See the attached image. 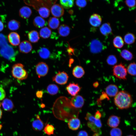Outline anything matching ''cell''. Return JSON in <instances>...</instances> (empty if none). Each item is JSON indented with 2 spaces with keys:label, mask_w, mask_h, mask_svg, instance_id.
<instances>
[{
  "label": "cell",
  "mask_w": 136,
  "mask_h": 136,
  "mask_svg": "<svg viewBox=\"0 0 136 136\" xmlns=\"http://www.w3.org/2000/svg\"><path fill=\"white\" fill-rule=\"evenodd\" d=\"M135 39V37L133 34L128 33L124 36V40L125 43L128 45H130L134 42Z\"/></svg>",
  "instance_id": "cell-33"
},
{
  "label": "cell",
  "mask_w": 136,
  "mask_h": 136,
  "mask_svg": "<svg viewBox=\"0 0 136 136\" xmlns=\"http://www.w3.org/2000/svg\"><path fill=\"white\" fill-rule=\"evenodd\" d=\"M101 114L100 112L99 111H97L94 116L96 119H99L101 117Z\"/></svg>",
  "instance_id": "cell-47"
},
{
  "label": "cell",
  "mask_w": 136,
  "mask_h": 136,
  "mask_svg": "<svg viewBox=\"0 0 136 136\" xmlns=\"http://www.w3.org/2000/svg\"><path fill=\"white\" fill-rule=\"evenodd\" d=\"M99 85L98 82L96 81L94 82L93 84V86L94 87L96 88Z\"/></svg>",
  "instance_id": "cell-49"
},
{
  "label": "cell",
  "mask_w": 136,
  "mask_h": 136,
  "mask_svg": "<svg viewBox=\"0 0 136 136\" xmlns=\"http://www.w3.org/2000/svg\"><path fill=\"white\" fill-rule=\"evenodd\" d=\"M33 23L36 27L40 28L43 27L45 25L46 22L45 20L42 17L38 16L34 19Z\"/></svg>",
  "instance_id": "cell-26"
},
{
  "label": "cell",
  "mask_w": 136,
  "mask_h": 136,
  "mask_svg": "<svg viewBox=\"0 0 136 136\" xmlns=\"http://www.w3.org/2000/svg\"><path fill=\"white\" fill-rule=\"evenodd\" d=\"M4 25L2 21L0 20V32L2 31L4 29Z\"/></svg>",
  "instance_id": "cell-48"
},
{
  "label": "cell",
  "mask_w": 136,
  "mask_h": 136,
  "mask_svg": "<svg viewBox=\"0 0 136 136\" xmlns=\"http://www.w3.org/2000/svg\"><path fill=\"white\" fill-rule=\"evenodd\" d=\"M61 6L66 9L72 7L74 4V0H60Z\"/></svg>",
  "instance_id": "cell-34"
},
{
  "label": "cell",
  "mask_w": 136,
  "mask_h": 136,
  "mask_svg": "<svg viewBox=\"0 0 136 136\" xmlns=\"http://www.w3.org/2000/svg\"><path fill=\"white\" fill-rule=\"evenodd\" d=\"M5 37L1 34L0 35V46L1 47L7 44Z\"/></svg>",
  "instance_id": "cell-43"
},
{
  "label": "cell",
  "mask_w": 136,
  "mask_h": 136,
  "mask_svg": "<svg viewBox=\"0 0 136 136\" xmlns=\"http://www.w3.org/2000/svg\"><path fill=\"white\" fill-rule=\"evenodd\" d=\"M0 54L6 59L13 61L15 59L16 53L12 47L7 44L1 47Z\"/></svg>",
  "instance_id": "cell-3"
},
{
  "label": "cell",
  "mask_w": 136,
  "mask_h": 136,
  "mask_svg": "<svg viewBox=\"0 0 136 136\" xmlns=\"http://www.w3.org/2000/svg\"><path fill=\"white\" fill-rule=\"evenodd\" d=\"M6 96L5 90L2 87H0V101L4 100Z\"/></svg>",
  "instance_id": "cell-44"
},
{
  "label": "cell",
  "mask_w": 136,
  "mask_h": 136,
  "mask_svg": "<svg viewBox=\"0 0 136 136\" xmlns=\"http://www.w3.org/2000/svg\"><path fill=\"white\" fill-rule=\"evenodd\" d=\"M51 12L52 15L55 17H60L62 16L64 13L63 8L58 4L53 5L51 8Z\"/></svg>",
  "instance_id": "cell-10"
},
{
  "label": "cell",
  "mask_w": 136,
  "mask_h": 136,
  "mask_svg": "<svg viewBox=\"0 0 136 136\" xmlns=\"http://www.w3.org/2000/svg\"><path fill=\"white\" fill-rule=\"evenodd\" d=\"M110 136H122V132L121 130L118 128H114L110 131Z\"/></svg>",
  "instance_id": "cell-39"
},
{
  "label": "cell",
  "mask_w": 136,
  "mask_h": 136,
  "mask_svg": "<svg viewBox=\"0 0 136 136\" xmlns=\"http://www.w3.org/2000/svg\"><path fill=\"white\" fill-rule=\"evenodd\" d=\"M58 32L62 37H66L70 34V29L69 26L65 24L60 25L58 29Z\"/></svg>",
  "instance_id": "cell-23"
},
{
  "label": "cell",
  "mask_w": 136,
  "mask_h": 136,
  "mask_svg": "<svg viewBox=\"0 0 136 136\" xmlns=\"http://www.w3.org/2000/svg\"><path fill=\"white\" fill-rule=\"evenodd\" d=\"M43 92L42 90L38 91L36 92V95L37 97L38 98H41L43 97Z\"/></svg>",
  "instance_id": "cell-46"
},
{
  "label": "cell",
  "mask_w": 136,
  "mask_h": 136,
  "mask_svg": "<svg viewBox=\"0 0 136 136\" xmlns=\"http://www.w3.org/2000/svg\"><path fill=\"white\" fill-rule=\"evenodd\" d=\"M93 136H100L99 134L97 133H95L93 135Z\"/></svg>",
  "instance_id": "cell-51"
},
{
  "label": "cell",
  "mask_w": 136,
  "mask_h": 136,
  "mask_svg": "<svg viewBox=\"0 0 136 136\" xmlns=\"http://www.w3.org/2000/svg\"><path fill=\"white\" fill-rule=\"evenodd\" d=\"M72 74L75 77L80 78L84 76L85 74V72L83 68L81 66L77 65L73 69Z\"/></svg>",
  "instance_id": "cell-22"
},
{
  "label": "cell",
  "mask_w": 136,
  "mask_h": 136,
  "mask_svg": "<svg viewBox=\"0 0 136 136\" xmlns=\"http://www.w3.org/2000/svg\"><path fill=\"white\" fill-rule=\"evenodd\" d=\"M120 120V117L114 115H112L108 118L107 123L108 125L111 127H116L119 124Z\"/></svg>",
  "instance_id": "cell-16"
},
{
  "label": "cell",
  "mask_w": 136,
  "mask_h": 136,
  "mask_svg": "<svg viewBox=\"0 0 136 136\" xmlns=\"http://www.w3.org/2000/svg\"><path fill=\"white\" fill-rule=\"evenodd\" d=\"M89 46L90 51L93 53H97L106 48V46L99 40L94 39L89 43Z\"/></svg>",
  "instance_id": "cell-5"
},
{
  "label": "cell",
  "mask_w": 136,
  "mask_h": 136,
  "mask_svg": "<svg viewBox=\"0 0 136 136\" xmlns=\"http://www.w3.org/2000/svg\"><path fill=\"white\" fill-rule=\"evenodd\" d=\"M76 3L78 7L82 8L86 6L87 3L86 0H76Z\"/></svg>",
  "instance_id": "cell-41"
},
{
  "label": "cell",
  "mask_w": 136,
  "mask_h": 136,
  "mask_svg": "<svg viewBox=\"0 0 136 136\" xmlns=\"http://www.w3.org/2000/svg\"><path fill=\"white\" fill-rule=\"evenodd\" d=\"M28 37L29 41L32 43L37 42L40 39L38 32L35 30L29 32L28 34Z\"/></svg>",
  "instance_id": "cell-24"
},
{
  "label": "cell",
  "mask_w": 136,
  "mask_h": 136,
  "mask_svg": "<svg viewBox=\"0 0 136 136\" xmlns=\"http://www.w3.org/2000/svg\"><path fill=\"white\" fill-rule=\"evenodd\" d=\"M47 90L49 94L51 95H54L58 93L59 91V88L55 84H50L47 86Z\"/></svg>",
  "instance_id": "cell-28"
},
{
  "label": "cell",
  "mask_w": 136,
  "mask_h": 136,
  "mask_svg": "<svg viewBox=\"0 0 136 136\" xmlns=\"http://www.w3.org/2000/svg\"><path fill=\"white\" fill-rule=\"evenodd\" d=\"M77 136H88L87 133L85 130H81L78 132Z\"/></svg>",
  "instance_id": "cell-45"
},
{
  "label": "cell",
  "mask_w": 136,
  "mask_h": 136,
  "mask_svg": "<svg viewBox=\"0 0 136 136\" xmlns=\"http://www.w3.org/2000/svg\"><path fill=\"white\" fill-rule=\"evenodd\" d=\"M60 21L58 19L55 17H50L48 22L49 27L52 29H56L59 26Z\"/></svg>",
  "instance_id": "cell-25"
},
{
  "label": "cell",
  "mask_w": 136,
  "mask_h": 136,
  "mask_svg": "<svg viewBox=\"0 0 136 136\" xmlns=\"http://www.w3.org/2000/svg\"><path fill=\"white\" fill-rule=\"evenodd\" d=\"M38 53L40 57L44 59L48 58L50 55L49 50L46 48L42 47L38 51Z\"/></svg>",
  "instance_id": "cell-31"
},
{
  "label": "cell",
  "mask_w": 136,
  "mask_h": 136,
  "mask_svg": "<svg viewBox=\"0 0 136 136\" xmlns=\"http://www.w3.org/2000/svg\"><path fill=\"white\" fill-rule=\"evenodd\" d=\"M113 44L115 47L119 49L121 48L124 45V41L121 36H117L113 40Z\"/></svg>",
  "instance_id": "cell-30"
},
{
  "label": "cell",
  "mask_w": 136,
  "mask_h": 136,
  "mask_svg": "<svg viewBox=\"0 0 136 136\" xmlns=\"http://www.w3.org/2000/svg\"><path fill=\"white\" fill-rule=\"evenodd\" d=\"M127 72L131 76L136 75V64L134 62L131 63L128 66L127 69Z\"/></svg>",
  "instance_id": "cell-36"
},
{
  "label": "cell",
  "mask_w": 136,
  "mask_h": 136,
  "mask_svg": "<svg viewBox=\"0 0 136 136\" xmlns=\"http://www.w3.org/2000/svg\"><path fill=\"white\" fill-rule=\"evenodd\" d=\"M85 119L99 129L102 127V124L100 120L96 119L93 115L89 112L86 114Z\"/></svg>",
  "instance_id": "cell-19"
},
{
  "label": "cell",
  "mask_w": 136,
  "mask_h": 136,
  "mask_svg": "<svg viewBox=\"0 0 136 136\" xmlns=\"http://www.w3.org/2000/svg\"><path fill=\"white\" fill-rule=\"evenodd\" d=\"M114 103L119 109H128L132 105L133 100L131 95L127 92L122 90L118 92L115 96Z\"/></svg>",
  "instance_id": "cell-1"
},
{
  "label": "cell",
  "mask_w": 136,
  "mask_h": 136,
  "mask_svg": "<svg viewBox=\"0 0 136 136\" xmlns=\"http://www.w3.org/2000/svg\"><path fill=\"white\" fill-rule=\"evenodd\" d=\"M70 101L72 106L77 109L81 108L84 103L83 98L79 95H77L73 96Z\"/></svg>",
  "instance_id": "cell-8"
},
{
  "label": "cell",
  "mask_w": 136,
  "mask_h": 136,
  "mask_svg": "<svg viewBox=\"0 0 136 136\" xmlns=\"http://www.w3.org/2000/svg\"><path fill=\"white\" fill-rule=\"evenodd\" d=\"M113 75L116 78L124 80L126 79L127 69L122 63L116 65L113 67Z\"/></svg>",
  "instance_id": "cell-4"
},
{
  "label": "cell",
  "mask_w": 136,
  "mask_h": 136,
  "mask_svg": "<svg viewBox=\"0 0 136 136\" xmlns=\"http://www.w3.org/2000/svg\"><path fill=\"white\" fill-rule=\"evenodd\" d=\"M20 26V23L18 21L14 19L9 21L8 24V27L9 29L12 31L18 29Z\"/></svg>",
  "instance_id": "cell-27"
},
{
  "label": "cell",
  "mask_w": 136,
  "mask_h": 136,
  "mask_svg": "<svg viewBox=\"0 0 136 136\" xmlns=\"http://www.w3.org/2000/svg\"><path fill=\"white\" fill-rule=\"evenodd\" d=\"M106 61L109 65H114L117 63V60L115 55H111L108 56L107 59Z\"/></svg>",
  "instance_id": "cell-37"
},
{
  "label": "cell",
  "mask_w": 136,
  "mask_h": 136,
  "mask_svg": "<svg viewBox=\"0 0 136 136\" xmlns=\"http://www.w3.org/2000/svg\"><path fill=\"white\" fill-rule=\"evenodd\" d=\"M80 120L77 117L71 118L69 120L68 123L69 128L73 130L78 129L80 127Z\"/></svg>",
  "instance_id": "cell-15"
},
{
  "label": "cell",
  "mask_w": 136,
  "mask_h": 136,
  "mask_svg": "<svg viewBox=\"0 0 136 136\" xmlns=\"http://www.w3.org/2000/svg\"><path fill=\"white\" fill-rule=\"evenodd\" d=\"M127 136H134L132 135H128Z\"/></svg>",
  "instance_id": "cell-53"
},
{
  "label": "cell",
  "mask_w": 136,
  "mask_h": 136,
  "mask_svg": "<svg viewBox=\"0 0 136 136\" xmlns=\"http://www.w3.org/2000/svg\"><path fill=\"white\" fill-rule=\"evenodd\" d=\"M54 128L51 125L47 124L45 127L44 131L48 135L52 134L54 133Z\"/></svg>",
  "instance_id": "cell-38"
},
{
  "label": "cell",
  "mask_w": 136,
  "mask_h": 136,
  "mask_svg": "<svg viewBox=\"0 0 136 136\" xmlns=\"http://www.w3.org/2000/svg\"><path fill=\"white\" fill-rule=\"evenodd\" d=\"M118 92V88L115 84H110L106 89V93L108 96L111 97L115 96Z\"/></svg>",
  "instance_id": "cell-17"
},
{
  "label": "cell",
  "mask_w": 136,
  "mask_h": 136,
  "mask_svg": "<svg viewBox=\"0 0 136 136\" xmlns=\"http://www.w3.org/2000/svg\"><path fill=\"white\" fill-rule=\"evenodd\" d=\"M69 76L65 72L59 71L55 76L52 78L53 81L61 85H63L66 84L68 81Z\"/></svg>",
  "instance_id": "cell-6"
},
{
  "label": "cell",
  "mask_w": 136,
  "mask_h": 136,
  "mask_svg": "<svg viewBox=\"0 0 136 136\" xmlns=\"http://www.w3.org/2000/svg\"><path fill=\"white\" fill-rule=\"evenodd\" d=\"M2 105L4 110L8 112L12 111L14 107L12 101L8 98L4 99L3 100Z\"/></svg>",
  "instance_id": "cell-21"
},
{
  "label": "cell",
  "mask_w": 136,
  "mask_h": 136,
  "mask_svg": "<svg viewBox=\"0 0 136 136\" xmlns=\"http://www.w3.org/2000/svg\"><path fill=\"white\" fill-rule=\"evenodd\" d=\"M101 33L104 36L107 37L112 34V30L109 23H106L103 24L99 28Z\"/></svg>",
  "instance_id": "cell-18"
},
{
  "label": "cell",
  "mask_w": 136,
  "mask_h": 136,
  "mask_svg": "<svg viewBox=\"0 0 136 136\" xmlns=\"http://www.w3.org/2000/svg\"><path fill=\"white\" fill-rule=\"evenodd\" d=\"M102 19L101 16L98 14L95 13L90 17L89 21L90 24L92 26L96 27L101 24Z\"/></svg>",
  "instance_id": "cell-13"
},
{
  "label": "cell",
  "mask_w": 136,
  "mask_h": 136,
  "mask_svg": "<svg viewBox=\"0 0 136 136\" xmlns=\"http://www.w3.org/2000/svg\"><path fill=\"white\" fill-rule=\"evenodd\" d=\"M8 38L9 43L13 46H17L20 43V36L16 32H12L10 33L8 35Z\"/></svg>",
  "instance_id": "cell-11"
},
{
  "label": "cell",
  "mask_w": 136,
  "mask_h": 136,
  "mask_svg": "<svg viewBox=\"0 0 136 136\" xmlns=\"http://www.w3.org/2000/svg\"><path fill=\"white\" fill-rule=\"evenodd\" d=\"M32 48L31 44L27 41H23L19 44V50L22 53H29L31 51Z\"/></svg>",
  "instance_id": "cell-12"
},
{
  "label": "cell",
  "mask_w": 136,
  "mask_h": 136,
  "mask_svg": "<svg viewBox=\"0 0 136 136\" xmlns=\"http://www.w3.org/2000/svg\"><path fill=\"white\" fill-rule=\"evenodd\" d=\"M105 99H107L108 100H110V99L108 96L106 92H103L102 93V94L100 95L99 98L98 99V103L100 105V102H101V101Z\"/></svg>",
  "instance_id": "cell-42"
},
{
  "label": "cell",
  "mask_w": 136,
  "mask_h": 136,
  "mask_svg": "<svg viewBox=\"0 0 136 136\" xmlns=\"http://www.w3.org/2000/svg\"><path fill=\"white\" fill-rule=\"evenodd\" d=\"M38 11L40 15L42 18H47L49 16L50 10L47 8L41 7L39 9Z\"/></svg>",
  "instance_id": "cell-35"
},
{
  "label": "cell",
  "mask_w": 136,
  "mask_h": 136,
  "mask_svg": "<svg viewBox=\"0 0 136 136\" xmlns=\"http://www.w3.org/2000/svg\"><path fill=\"white\" fill-rule=\"evenodd\" d=\"M120 55L123 58L126 60H130L133 58L132 53L126 49L122 50L120 53Z\"/></svg>",
  "instance_id": "cell-32"
},
{
  "label": "cell",
  "mask_w": 136,
  "mask_h": 136,
  "mask_svg": "<svg viewBox=\"0 0 136 136\" xmlns=\"http://www.w3.org/2000/svg\"><path fill=\"white\" fill-rule=\"evenodd\" d=\"M2 125L0 124V130H1V129L2 128Z\"/></svg>",
  "instance_id": "cell-52"
},
{
  "label": "cell",
  "mask_w": 136,
  "mask_h": 136,
  "mask_svg": "<svg viewBox=\"0 0 136 136\" xmlns=\"http://www.w3.org/2000/svg\"><path fill=\"white\" fill-rule=\"evenodd\" d=\"M35 69L36 74L39 78L46 76L49 70L48 65L43 62H39L37 64Z\"/></svg>",
  "instance_id": "cell-7"
},
{
  "label": "cell",
  "mask_w": 136,
  "mask_h": 136,
  "mask_svg": "<svg viewBox=\"0 0 136 136\" xmlns=\"http://www.w3.org/2000/svg\"><path fill=\"white\" fill-rule=\"evenodd\" d=\"M125 3L130 10H133L135 8V0H125Z\"/></svg>",
  "instance_id": "cell-40"
},
{
  "label": "cell",
  "mask_w": 136,
  "mask_h": 136,
  "mask_svg": "<svg viewBox=\"0 0 136 136\" xmlns=\"http://www.w3.org/2000/svg\"><path fill=\"white\" fill-rule=\"evenodd\" d=\"M32 12L31 9L27 6H24L19 10V16L23 19H27L29 18Z\"/></svg>",
  "instance_id": "cell-20"
},
{
  "label": "cell",
  "mask_w": 136,
  "mask_h": 136,
  "mask_svg": "<svg viewBox=\"0 0 136 136\" xmlns=\"http://www.w3.org/2000/svg\"><path fill=\"white\" fill-rule=\"evenodd\" d=\"M32 126L33 129L36 131H41L43 128L44 123L38 115H36V118L32 121Z\"/></svg>",
  "instance_id": "cell-14"
},
{
  "label": "cell",
  "mask_w": 136,
  "mask_h": 136,
  "mask_svg": "<svg viewBox=\"0 0 136 136\" xmlns=\"http://www.w3.org/2000/svg\"><path fill=\"white\" fill-rule=\"evenodd\" d=\"M81 87L78 83H70L66 87L68 94L72 96L77 95L80 91Z\"/></svg>",
  "instance_id": "cell-9"
},
{
  "label": "cell",
  "mask_w": 136,
  "mask_h": 136,
  "mask_svg": "<svg viewBox=\"0 0 136 136\" xmlns=\"http://www.w3.org/2000/svg\"><path fill=\"white\" fill-rule=\"evenodd\" d=\"M11 73L14 78L19 80L25 79L28 76V73L24 68V66L21 63H17L13 66Z\"/></svg>",
  "instance_id": "cell-2"
},
{
  "label": "cell",
  "mask_w": 136,
  "mask_h": 136,
  "mask_svg": "<svg viewBox=\"0 0 136 136\" xmlns=\"http://www.w3.org/2000/svg\"><path fill=\"white\" fill-rule=\"evenodd\" d=\"M2 116V111L0 108V119L1 118Z\"/></svg>",
  "instance_id": "cell-50"
},
{
  "label": "cell",
  "mask_w": 136,
  "mask_h": 136,
  "mask_svg": "<svg viewBox=\"0 0 136 136\" xmlns=\"http://www.w3.org/2000/svg\"><path fill=\"white\" fill-rule=\"evenodd\" d=\"M51 33V30L47 27H44L42 28L40 30L39 32L40 37L44 39L48 38L49 37Z\"/></svg>",
  "instance_id": "cell-29"
}]
</instances>
